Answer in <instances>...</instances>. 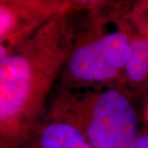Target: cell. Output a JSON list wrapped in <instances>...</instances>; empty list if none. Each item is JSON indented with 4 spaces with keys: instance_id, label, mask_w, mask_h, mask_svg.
Masks as SVG:
<instances>
[{
    "instance_id": "obj_1",
    "label": "cell",
    "mask_w": 148,
    "mask_h": 148,
    "mask_svg": "<svg viewBox=\"0 0 148 148\" xmlns=\"http://www.w3.org/2000/svg\"><path fill=\"white\" fill-rule=\"evenodd\" d=\"M89 9V8H87ZM77 10L53 16L0 61V148H23L86 24Z\"/></svg>"
},
{
    "instance_id": "obj_2",
    "label": "cell",
    "mask_w": 148,
    "mask_h": 148,
    "mask_svg": "<svg viewBox=\"0 0 148 148\" xmlns=\"http://www.w3.org/2000/svg\"><path fill=\"white\" fill-rule=\"evenodd\" d=\"M46 114L77 127L93 148H127L138 136L131 96L117 85L86 92L60 89Z\"/></svg>"
},
{
    "instance_id": "obj_3",
    "label": "cell",
    "mask_w": 148,
    "mask_h": 148,
    "mask_svg": "<svg viewBox=\"0 0 148 148\" xmlns=\"http://www.w3.org/2000/svg\"><path fill=\"white\" fill-rule=\"evenodd\" d=\"M102 9V8H101ZM95 11L78 42L66 60L58 78L60 89L77 90L90 86H105L124 76L130 55L132 31L118 22L115 31L104 32Z\"/></svg>"
},
{
    "instance_id": "obj_4",
    "label": "cell",
    "mask_w": 148,
    "mask_h": 148,
    "mask_svg": "<svg viewBox=\"0 0 148 148\" xmlns=\"http://www.w3.org/2000/svg\"><path fill=\"white\" fill-rule=\"evenodd\" d=\"M88 0H0V40L22 44L53 16L95 5Z\"/></svg>"
},
{
    "instance_id": "obj_5",
    "label": "cell",
    "mask_w": 148,
    "mask_h": 148,
    "mask_svg": "<svg viewBox=\"0 0 148 148\" xmlns=\"http://www.w3.org/2000/svg\"><path fill=\"white\" fill-rule=\"evenodd\" d=\"M23 148L93 147L77 127L68 122L47 117Z\"/></svg>"
},
{
    "instance_id": "obj_6",
    "label": "cell",
    "mask_w": 148,
    "mask_h": 148,
    "mask_svg": "<svg viewBox=\"0 0 148 148\" xmlns=\"http://www.w3.org/2000/svg\"><path fill=\"white\" fill-rule=\"evenodd\" d=\"M123 77L127 82L136 87L148 83V55L146 38L139 33L132 32L130 55Z\"/></svg>"
},
{
    "instance_id": "obj_7",
    "label": "cell",
    "mask_w": 148,
    "mask_h": 148,
    "mask_svg": "<svg viewBox=\"0 0 148 148\" xmlns=\"http://www.w3.org/2000/svg\"><path fill=\"white\" fill-rule=\"evenodd\" d=\"M128 18L138 30V33L146 36L148 33V1L137 3L130 12Z\"/></svg>"
},
{
    "instance_id": "obj_8",
    "label": "cell",
    "mask_w": 148,
    "mask_h": 148,
    "mask_svg": "<svg viewBox=\"0 0 148 148\" xmlns=\"http://www.w3.org/2000/svg\"><path fill=\"white\" fill-rule=\"evenodd\" d=\"M22 44H19L14 41L0 40V61L5 58L8 54L13 52L16 48L19 47Z\"/></svg>"
},
{
    "instance_id": "obj_9",
    "label": "cell",
    "mask_w": 148,
    "mask_h": 148,
    "mask_svg": "<svg viewBox=\"0 0 148 148\" xmlns=\"http://www.w3.org/2000/svg\"><path fill=\"white\" fill-rule=\"evenodd\" d=\"M127 148H148V134H138Z\"/></svg>"
},
{
    "instance_id": "obj_10",
    "label": "cell",
    "mask_w": 148,
    "mask_h": 148,
    "mask_svg": "<svg viewBox=\"0 0 148 148\" xmlns=\"http://www.w3.org/2000/svg\"><path fill=\"white\" fill-rule=\"evenodd\" d=\"M145 38H146V44H147V55H148V33L146 35V36H144Z\"/></svg>"
},
{
    "instance_id": "obj_11",
    "label": "cell",
    "mask_w": 148,
    "mask_h": 148,
    "mask_svg": "<svg viewBox=\"0 0 148 148\" xmlns=\"http://www.w3.org/2000/svg\"><path fill=\"white\" fill-rule=\"evenodd\" d=\"M147 117H148V115H147Z\"/></svg>"
}]
</instances>
